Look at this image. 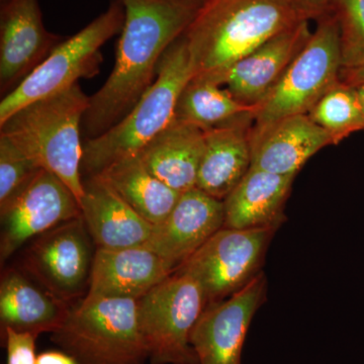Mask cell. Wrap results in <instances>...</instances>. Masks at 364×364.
Masks as SVG:
<instances>
[{"mask_svg":"<svg viewBox=\"0 0 364 364\" xmlns=\"http://www.w3.org/2000/svg\"><path fill=\"white\" fill-rule=\"evenodd\" d=\"M340 80L351 86L364 85V63L351 68L342 69Z\"/></svg>","mask_w":364,"mask_h":364,"instance_id":"4dcf8cb0","label":"cell"},{"mask_svg":"<svg viewBox=\"0 0 364 364\" xmlns=\"http://www.w3.org/2000/svg\"><path fill=\"white\" fill-rule=\"evenodd\" d=\"M296 176H280L251 166L224 200V227L277 228L286 221L284 205Z\"/></svg>","mask_w":364,"mask_h":364,"instance_id":"ffe728a7","label":"cell"},{"mask_svg":"<svg viewBox=\"0 0 364 364\" xmlns=\"http://www.w3.org/2000/svg\"><path fill=\"white\" fill-rule=\"evenodd\" d=\"M51 340L80 364H146L138 301L88 296L70 306Z\"/></svg>","mask_w":364,"mask_h":364,"instance_id":"5b68a950","label":"cell"},{"mask_svg":"<svg viewBox=\"0 0 364 364\" xmlns=\"http://www.w3.org/2000/svg\"><path fill=\"white\" fill-rule=\"evenodd\" d=\"M36 364H80L70 354L64 351L43 352L37 356Z\"/></svg>","mask_w":364,"mask_h":364,"instance_id":"f546056e","label":"cell"},{"mask_svg":"<svg viewBox=\"0 0 364 364\" xmlns=\"http://www.w3.org/2000/svg\"><path fill=\"white\" fill-rule=\"evenodd\" d=\"M191 1L196 2V4H200L203 0H191Z\"/></svg>","mask_w":364,"mask_h":364,"instance_id":"d6a6232c","label":"cell"},{"mask_svg":"<svg viewBox=\"0 0 364 364\" xmlns=\"http://www.w3.org/2000/svg\"><path fill=\"white\" fill-rule=\"evenodd\" d=\"M342 68L338 21L333 11L317 20V26L284 77L257 107L251 130L259 131L284 117L308 114L340 80Z\"/></svg>","mask_w":364,"mask_h":364,"instance_id":"52a82bcc","label":"cell"},{"mask_svg":"<svg viewBox=\"0 0 364 364\" xmlns=\"http://www.w3.org/2000/svg\"><path fill=\"white\" fill-rule=\"evenodd\" d=\"M309 21L279 33L238 60L225 74L221 85L242 105L257 109L310 40L313 32Z\"/></svg>","mask_w":364,"mask_h":364,"instance_id":"5bb4252c","label":"cell"},{"mask_svg":"<svg viewBox=\"0 0 364 364\" xmlns=\"http://www.w3.org/2000/svg\"><path fill=\"white\" fill-rule=\"evenodd\" d=\"M70 306L48 291H43L16 269H7L0 282L1 330L53 333L65 320Z\"/></svg>","mask_w":364,"mask_h":364,"instance_id":"44dd1931","label":"cell"},{"mask_svg":"<svg viewBox=\"0 0 364 364\" xmlns=\"http://www.w3.org/2000/svg\"><path fill=\"white\" fill-rule=\"evenodd\" d=\"M256 107L242 105L224 87L207 78H193L182 90L174 119L203 132L252 119Z\"/></svg>","mask_w":364,"mask_h":364,"instance_id":"cb8c5ba5","label":"cell"},{"mask_svg":"<svg viewBox=\"0 0 364 364\" xmlns=\"http://www.w3.org/2000/svg\"><path fill=\"white\" fill-rule=\"evenodd\" d=\"M358 90L359 100H360L361 107H363L364 114V85L355 86Z\"/></svg>","mask_w":364,"mask_h":364,"instance_id":"1f68e13d","label":"cell"},{"mask_svg":"<svg viewBox=\"0 0 364 364\" xmlns=\"http://www.w3.org/2000/svg\"><path fill=\"white\" fill-rule=\"evenodd\" d=\"M0 260L6 262L26 241L80 217V203L59 177L40 169L21 193L0 207Z\"/></svg>","mask_w":364,"mask_h":364,"instance_id":"30bf717a","label":"cell"},{"mask_svg":"<svg viewBox=\"0 0 364 364\" xmlns=\"http://www.w3.org/2000/svg\"><path fill=\"white\" fill-rule=\"evenodd\" d=\"M6 340V364H36V339L38 336L31 333L6 329L2 331Z\"/></svg>","mask_w":364,"mask_h":364,"instance_id":"83f0119b","label":"cell"},{"mask_svg":"<svg viewBox=\"0 0 364 364\" xmlns=\"http://www.w3.org/2000/svg\"><path fill=\"white\" fill-rule=\"evenodd\" d=\"M193 78L188 43L182 35L163 55L154 83L119 123L83 144L81 172L98 176L141 150L173 122L177 102Z\"/></svg>","mask_w":364,"mask_h":364,"instance_id":"277c9868","label":"cell"},{"mask_svg":"<svg viewBox=\"0 0 364 364\" xmlns=\"http://www.w3.org/2000/svg\"><path fill=\"white\" fill-rule=\"evenodd\" d=\"M332 11L339 23L342 69L364 63V0H334Z\"/></svg>","mask_w":364,"mask_h":364,"instance_id":"484cf974","label":"cell"},{"mask_svg":"<svg viewBox=\"0 0 364 364\" xmlns=\"http://www.w3.org/2000/svg\"><path fill=\"white\" fill-rule=\"evenodd\" d=\"M252 165L280 176H296L316 153L333 145L331 136L308 114L279 119L259 131L251 130Z\"/></svg>","mask_w":364,"mask_h":364,"instance_id":"e0dca14e","label":"cell"},{"mask_svg":"<svg viewBox=\"0 0 364 364\" xmlns=\"http://www.w3.org/2000/svg\"><path fill=\"white\" fill-rule=\"evenodd\" d=\"M82 215L40 235L28 248L25 269L46 291L68 301L90 284L95 253Z\"/></svg>","mask_w":364,"mask_h":364,"instance_id":"8fae6325","label":"cell"},{"mask_svg":"<svg viewBox=\"0 0 364 364\" xmlns=\"http://www.w3.org/2000/svg\"><path fill=\"white\" fill-rule=\"evenodd\" d=\"M224 200L193 188L181 193L167 219L154 227L144 247L178 268L224 227Z\"/></svg>","mask_w":364,"mask_h":364,"instance_id":"9a60e30c","label":"cell"},{"mask_svg":"<svg viewBox=\"0 0 364 364\" xmlns=\"http://www.w3.org/2000/svg\"><path fill=\"white\" fill-rule=\"evenodd\" d=\"M253 123L252 119H244L205 132L196 188L224 200L240 183L252 165Z\"/></svg>","mask_w":364,"mask_h":364,"instance_id":"d6986e66","label":"cell"},{"mask_svg":"<svg viewBox=\"0 0 364 364\" xmlns=\"http://www.w3.org/2000/svg\"><path fill=\"white\" fill-rule=\"evenodd\" d=\"M304 21L296 0H203L183 33L193 78L221 85L238 60Z\"/></svg>","mask_w":364,"mask_h":364,"instance_id":"7a4b0ae2","label":"cell"},{"mask_svg":"<svg viewBox=\"0 0 364 364\" xmlns=\"http://www.w3.org/2000/svg\"><path fill=\"white\" fill-rule=\"evenodd\" d=\"M124 23V6L112 0L104 14L62 41L16 90L2 97L0 124L25 105L68 90L81 78L97 76L104 62L102 46L121 33Z\"/></svg>","mask_w":364,"mask_h":364,"instance_id":"8992f818","label":"cell"},{"mask_svg":"<svg viewBox=\"0 0 364 364\" xmlns=\"http://www.w3.org/2000/svg\"><path fill=\"white\" fill-rule=\"evenodd\" d=\"M308 116L331 136L333 145L364 131V114L355 86L339 80L311 109Z\"/></svg>","mask_w":364,"mask_h":364,"instance_id":"d4e9b609","label":"cell"},{"mask_svg":"<svg viewBox=\"0 0 364 364\" xmlns=\"http://www.w3.org/2000/svg\"><path fill=\"white\" fill-rule=\"evenodd\" d=\"M80 207L97 248L143 246L154 231V225L136 213L100 176L87 177L85 181Z\"/></svg>","mask_w":364,"mask_h":364,"instance_id":"ac0fdd59","label":"cell"},{"mask_svg":"<svg viewBox=\"0 0 364 364\" xmlns=\"http://www.w3.org/2000/svg\"><path fill=\"white\" fill-rule=\"evenodd\" d=\"M40 169L13 142L0 136V207L21 193Z\"/></svg>","mask_w":364,"mask_h":364,"instance_id":"4316f807","label":"cell"},{"mask_svg":"<svg viewBox=\"0 0 364 364\" xmlns=\"http://www.w3.org/2000/svg\"><path fill=\"white\" fill-rule=\"evenodd\" d=\"M296 1L311 21H317L321 16L333 11L334 0H296Z\"/></svg>","mask_w":364,"mask_h":364,"instance_id":"f1b7e54d","label":"cell"},{"mask_svg":"<svg viewBox=\"0 0 364 364\" xmlns=\"http://www.w3.org/2000/svg\"><path fill=\"white\" fill-rule=\"evenodd\" d=\"M176 272L168 261L144 246L97 248L87 294L138 301Z\"/></svg>","mask_w":364,"mask_h":364,"instance_id":"2e32d148","label":"cell"},{"mask_svg":"<svg viewBox=\"0 0 364 364\" xmlns=\"http://www.w3.org/2000/svg\"><path fill=\"white\" fill-rule=\"evenodd\" d=\"M98 176L154 226H159L167 219L181 196L153 176L138 154L119 160Z\"/></svg>","mask_w":364,"mask_h":364,"instance_id":"603a6c76","label":"cell"},{"mask_svg":"<svg viewBox=\"0 0 364 364\" xmlns=\"http://www.w3.org/2000/svg\"><path fill=\"white\" fill-rule=\"evenodd\" d=\"M203 147L205 132L173 119L138 155L153 176L183 193L196 186Z\"/></svg>","mask_w":364,"mask_h":364,"instance_id":"7402d4cb","label":"cell"},{"mask_svg":"<svg viewBox=\"0 0 364 364\" xmlns=\"http://www.w3.org/2000/svg\"><path fill=\"white\" fill-rule=\"evenodd\" d=\"M205 306L200 284L178 272L138 299L139 323L151 364H198L191 333Z\"/></svg>","mask_w":364,"mask_h":364,"instance_id":"ba28073f","label":"cell"},{"mask_svg":"<svg viewBox=\"0 0 364 364\" xmlns=\"http://www.w3.org/2000/svg\"><path fill=\"white\" fill-rule=\"evenodd\" d=\"M65 39L43 23L39 0H6L0 9V95L16 90Z\"/></svg>","mask_w":364,"mask_h":364,"instance_id":"4fadbf2b","label":"cell"},{"mask_svg":"<svg viewBox=\"0 0 364 364\" xmlns=\"http://www.w3.org/2000/svg\"><path fill=\"white\" fill-rule=\"evenodd\" d=\"M90 98L81 86L25 105L0 124L6 136L41 169L59 177L79 203L85 195L82 121Z\"/></svg>","mask_w":364,"mask_h":364,"instance_id":"3957f363","label":"cell"},{"mask_svg":"<svg viewBox=\"0 0 364 364\" xmlns=\"http://www.w3.org/2000/svg\"><path fill=\"white\" fill-rule=\"evenodd\" d=\"M275 228L223 227L176 272L200 284L207 306L238 293L261 272Z\"/></svg>","mask_w":364,"mask_h":364,"instance_id":"9c48e42d","label":"cell"},{"mask_svg":"<svg viewBox=\"0 0 364 364\" xmlns=\"http://www.w3.org/2000/svg\"><path fill=\"white\" fill-rule=\"evenodd\" d=\"M124 23L116 62L104 85L90 98L82 121L86 140L119 123L154 83L164 53L181 38L200 4L191 0H119Z\"/></svg>","mask_w":364,"mask_h":364,"instance_id":"6da1fadb","label":"cell"},{"mask_svg":"<svg viewBox=\"0 0 364 364\" xmlns=\"http://www.w3.org/2000/svg\"><path fill=\"white\" fill-rule=\"evenodd\" d=\"M265 294L267 279L260 272L238 293L205 306L191 333L198 364H241L246 335Z\"/></svg>","mask_w":364,"mask_h":364,"instance_id":"7c38bea8","label":"cell"},{"mask_svg":"<svg viewBox=\"0 0 364 364\" xmlns=\"http://www.w3.org/2000/svg\"><path fill=\"white\" fill-rule=\"evenodd\" d=\"M0 1L4 2V1H6V0H0Z\"/></svg>","mask_w":364,"mask_h":364,"instance_id":"836d02e7","label":"cell"}]
</instances>
